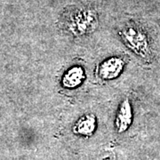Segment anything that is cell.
I'll use <instances>...</instances> for the list:
<instances>
[{"mask_svg":"<svg viewBox=\"0 0 160 160\" xmlns=\"http://www.w3.org/2000/svg\"><path fill=\"white\" fill-rule=\"evenodd\" d=\"M61 28L73 38H82L93 33L99 26V14L93 6H69L60 17Z\"/></svg>","mask_w":160,"mask_h":160,"instance_id":"obj_1","label":"cell"},{"mask_svg":"<svg viewBox=\"0 0 160 160\" xmlns=\"http://www.w3.org/2000/svg\"><path fill=\"white\" fill-rule=\"evenodd\" d=\"M118 33L124 44L138 56L144 60L151 57L149 36L138 23L132 21L126 22Z\"/></svg>","mask_w":160,"mask_h":160,"instance_id":"obj_2","label":"cell"},{"mask_svg":"<svg viewBox=\"0 0 160 160\" xmlns=\"http://www.w3.org/2000/svg\"><path fill=\"white\" fill-rule=\"evenodd\" d=\"M126 64V59L122 56H112L107 58L98 66V78L105 81L115 79L118 78L123 72Z\"/></svg>","mask_w":160,"mask_h":160,"instance_id":"obj_3","label":"cell"},{"mask_svg":"<svg viewBox=\"0 0 160 160\" xmlns=\"http://www.w3.org/2000/svg\"><path fill=\"white\" fill-rule=\"evenodd\" d=\"M86 79L85 69L80 65H74L65 71L62 78V86L66 89H75L81 86Z\"/></svg>","mask_w":160,"mask_h":160,"instance_id":"obj_4","label":"cell"},{"mask_svg":"<svg viewBox=\"0 0 160 160\" xmlns=\"http://www.w3.org/2000/svg\"><path fill=\"white\" fill-rule=\"evenodd\" d=\"M132 121V105L128 98H126L120 104L119 109L116 117V129L118 132H126Z\"/></svg>","mask_w":160,"mask_h":160,"instance_id":"obj_5","label":"cell"},{"mask_svg":"<svg viewBox=\"0 0 160 160\" xmlns=\"http://www.w3.org/2000/svg\"><path fill=\"white\" fill-rule=\"evenodd\" d=\"M97 121L93 114H86L81 117L73 126V132L82 136H91L96 130Z\"/></svg>","mask_w":160,"mask_h":160,"instance_id":"obj_6","label":"cell"},{"mask_svg":"<svg viewBox=\"0 0 160 160\" xmlns=\"http://www.w3.org/2000/svg\"><path fill=\"white\" fill-rule=\"evenodd\" d=\"M102 160H110V158H103V159Z\"/></svg>","mask_w":160,"mask_h":160,"instance_id":"obj_7","label":"cell"}]
</instances>
